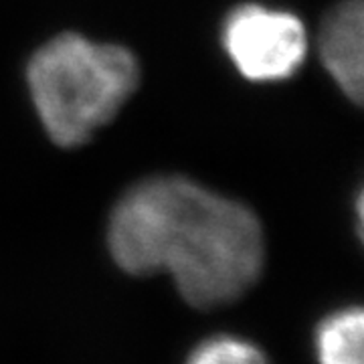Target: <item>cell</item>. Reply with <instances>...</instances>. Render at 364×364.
I'll return each instance as SVG.
<instances>
[{
  "label": "cell",
  "mask_w": 364,
  "mask_h": 364,
  "mask_svg": "<svg viewBox=\"0 0 364 364\" xmlns=\"http://www.w3.org/2000/svg\"><path fill=\"white\" fill-rule=\"evenodd\" d=\"M107 245L119 269L168 273L182 299L200 310L247 294L265 263L257 217L181 176L148 178L122 196L109 219Z\"/></svg>",
  "instance_id": "1"
},
{
  "label": "cell",
  "mask_w": 364,
  "mask_h": 364,
  "mask_svg": "<svg viewBox=\"0 0 364 364\" xmlns=\"http://www.w3.org/2000/svg\"><path fill=\"white\" fill-rule=\"evenodd\" d=\"M26 81L49 138L75 148L117 116L138 87L140 67L119 45L65 33L33 55Z\"/></svg>",
  "instance_id": "2"
},
{
  "label": "cell",
  "mask_w": 364,
  "mask_h": 364,
  "mask_svg": "<svg viewBox=\"0 0 364 364\" xmlns=\"http://www.w3.org/2000/svg\"><path fill=\"white\" fill-rule=\"evenodd\" d=\"M223 47L243 77L272 83L291 77L306 61L308 33L296 14L245 4L227 16Z\"/></svg>",
  "instance_id": "3"
},
{
  "label": "cell",
  "mask_w": 364,
  "mask_h": 364,
  "mask_svg": "<svg viewBox=\"0 0 364 364\" xmlns=\"http://www.w3.org/2000/svg\"><path fill=\"white\" fill-rule=\"evenodd\" d=\"M320 57L340 90L354 104H360L364 73L363 0H344L326 16L320 31Z\"/></svg>",
  "instance_id": "4"
},
{
  "label": "cell",
  "mask_w": 364,
  "mask_h": 364,
  "mask_svg": "<svg viewBox=\"0 0 364 364\" xmlns=\"http://www.w3.org/2000/svg\"><path fill=\"white\" fill-rule=\"evenodd\" d=\"M364 314L360 308H342L326 316L316 330L318 364H364Z\"/></svg>",
  "instance_id": "5"
},
{
  "label": "cell",
  "mask_w": 364,
  "mask_h": 364,
  "mask_svg": "<svg viewBox=\"0 0 364 364\" xmlns=\"http://www.w3.org/2000/svg\"><path fill=\"white\" fill-rule=\"evenodd\" d=\"M186 364H269L267 356L247 340L215 336L198 344Z\"/></svg>",
  "instance_id": "6"
}]
</instances>
